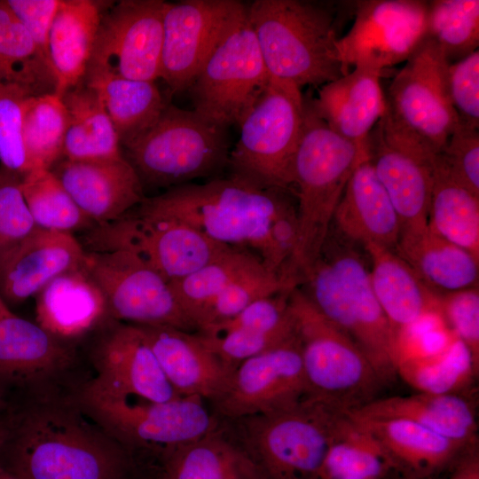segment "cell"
<instances>
[{"label": "cell", "instance_id": "6da1fadb", "mask_svg": "<svg viewBox=\"0 0 479 479\" xmlns=\"http://www.w3.org/2000/svg\"><path fill=\"white\" fill-rule=\"evenodd\" d=\"M0 467L18 479H149L142 456L92 418L77 395L7 397Z\"/></svg>", "mask_w": 479, "mask_h": 479}, {"label": "cell", "instance_id": "7a4b0ae2", "mask_svg": "<svg viewBox=\"0 0 479 479\" xmlns=\"http://www.w3.org/2000/svg\"><path fill=\"white\" fill-rule=\"evenodd\" d=\"M137 208L182 222L223 245L248 251L283 277L296 243L294 192L233 174L145 196Z\"/></svg>", "mask_w": 479, "mask_h": 479}, {"label": "cell", "instance_id": "3957f363", "mask_svg": "<svg viewBox=\"0 0 479 479\" xmlns=\"http://www.w3.org/2000/svg\"><path fill=\"white\" fill-rule=\"evenodd\" d=\"M299 289L361 349L385 384L396 379L395 334L373 290L365 248L331 225Z\"/></svg>", "mask_w": 479, "mask_h": 479}, {"label": "cell", "instance_id": "277c9868", "mask_svg": "<svg viewBox=\"0 0 479 479\" xmlns=\"http://www.w3.org/2000/svg\"><path fill=\"white\" fill-rule=\"evenodd\" d=\"M366 150L332 130L304 98L293 168L297 238L286 276L300 285L318 257L345 187Z\"/></svg>", "mask_w": 479, "mask_h": 479}, {"label": "cell", "instance_id": "5b68a950", "mask_svg": "<svg viewBox=\"0 0 479 479\" xmlns=\"http://www.w3.org/2000/svg\"><path fill=\"white\" fill-rule=\"evenodd\" d=\"M334 3L255 0L247 20L271 78L322 86L344 75Z\"/></svg>", "mask_w": 479, "mask_h": 479}, {"label": "cell", "instance_id": "8992f818", "mask_svg": "<svg viewBox=\"0 0 479 479\" xmlns=\"http://www.w3.org/2000/svg\"><path fill=\"white\" fill-rule=\"evenodd\" d=\"M342 412L308 397L271 413L225 420L262 479H321Z\"/></svg>", "mask_w": 479, "mask_h": 479}, {"label": "cell", "instance_id": "52a82bcc", "mask_svg": "<svg viewBox=\"0 0 479 479\" xmlns=\"http://www.w3.org/2000/svg\"><path fill=\"white\" fill-rule=\"evenodd\" d=\"M124 148L143 188L166 190L220 172L230 153L227 128L172 104Z\"/></svg>", "mask_w": 479, "mask_h": 479}, {"label": "cell", "instance_id": "ba28073f", "mask_svg": "<svg viewBox=\"0 0 479 479\" xmlns=\"http://www.w3.org/2000/svg\"><path fill=\"white\" fill-rule=\"evenodd\" d=\"M310 397L340 411H355L385 385L365 354L326 318L298 287L289 294Z\"/></svg>", "mask_w": 479, "mask_h": 479}, {"label": "cell", "instance_id": "9c48e42d", "mask_svg": "<svg viewBox=\"0 0 479 479\" xmlns=\"http://www.w3.org/2000/svg\"><path fill=\"white\" fill-rule=\"evenodd\" d=\"M83 409L131 450L145 456L193 442L220 426L198 397L155 402L101 389L90 382L77 394Z\"/></svg>", "mask_w": 479, "mask_h": 479}, {"label": "cell", "instance_id": "30bf717a", "mask_svg": "<svg viewBox=\"0 0 479 479\" xmlns=\"http://www.w3.org/2000/svg\"><path fill=\"white\" fill-rule=\"evenodd\" d=\"M303 116L301 89L292 82L271 78L239 125V139L229 153L232 174L294 193L293 168Z\"/></svg>", "mask_w": 479, "mask_h": 479}, {"label": "cell", "instance_id": "8fae6325", "mask_svg": "<svg viewBox=\"0 0 479 479\" xmlns=\"http://www.w3.org/2000/svg\"><path fill=\"white\" fill-rule=\"evenodd\" d=\"M91 378L77 343L12 312L0 318V389L6 397L77 395Z\"/></svg>", "mask_w": 479, "mask_h": 479}, {"label": "cell", "instance_id": "7c38bea8", "mask_svg": "<svg viewBox=\"0 0 479 479\" xmlns=\"http://www.w3.org/2000/svg\"><path fill=\"white\" fill-rule=\"evenodd\" d=\"M80 242L87 252L130 253L169 283L190 275L231 247L182 222L146 214L137 207L84 232Z\"/></svg>", "mask_w": 479, "mask_h": 479}, {"label": "cell", "instance_id": "4fadbf2b", "mask_svg": "<svg viewBox=\"0 0 479 479\" xmlns=\"http://www.w3.org/2000/svg\"><path fill=\"white\" fill-rule=\"evenodd\" d=\"M270 80L247 12L245 19L215 50L186 91L195 112L228 128L240 125Z\"/></svg>", "mask_w": 479, "mask_h": 479}, {"label": "cell", "instance_id": "5bb4252c", "mask_svg": "<svg viewBox=\"0 0 479 479\" xmlns=\"http://www.w3.org/2000/svg\"><path fill=\"white\" fill-rule=\"evenodd\" d=\"M83 266L101 290L111 319L197 331L169 283L134 255L124 251L87 252Z\"/></svg>", "mask_w": 479, "mask_h": 479}, {"label": "cell", "instance_id": "9a60e30c", "mask_svg": "<svg viewBox=\"0 0 479 479\" xmlns=\"http://www.w3.org/2000/svg\"><path fill=\"white\" fill-rule=\"evenodd\" d=\"M450 63L426 37L392 80L386 107L406 130L439 153L459 124L449 94Z\"/></svg>", "mask_w": 479, "mask_h": 479}, {"label": "cell", "instance_id": "2e32d148", "mask_svg": "<svg viewBox=\"0 0 479 479\" xmlns=\"http://www.w3.org/2000/svg\"><path fill=\"white\" fill-rule=\"evenodd\" d=\"M165 5L162 0H122L103 13L85 77L161 78Z\"/></svg>", "mask_w": 479, "mask_h": 479}, {"label": "cell", "instance_id": "e0dca14e", "mask_svg": "<svg viewBox=\"0 0 479 479\" xmlns=\"http://www.w3.org/2000/svg\"><path fill=\"white\" fill-rule=\"evenodd\" d=\"M237 0L166 2L161 79L172 93L187 90L205 62L245 19Z\"/></svg>", "mask_w": 479, "mask_h": 479}, {"label": "cell", "instance_id": "ac0fdd59", "mask_svg": "<svg viewBox=\"0 0 479 479\" xmlns=\"http://www.w3.org/2000/svg\"><path fill=\"white\" fill-rule=\"evenodd\" d=\"M366 153L401 228L427 226L437 153L404 128L387 108L367 137Z\"/></svg>", "mask_w": 479, "mask_h": 479}, {"label": "cell", "instance_id": "d6986e66", "mask_svg": "<svg viewBox=\"0 0 479 479\" xmlns=\"http://www.w3.org/2000/svg\"><path fill=\"white\" fill-rule=\"evenodd\" d=\"M355 20L336 42L344 75L350 67L381 72L407 59L427 37L428 2H356Z\"/></svg>", "mask_w": 479, "mask_h": 479}, {"label": "cell", "instance_id": "ffe728a7", "mask_svg": "<svg viewBox=\"0 0 479 479\" xmlns=\"http://www.w3.org/2000/svg\"><path fill=\"white\" fill-rule=\"evenodd\" d=\"M310 397L298 337L240 363L212 402L224 420L275 412Z\"/></svg>", "mask_w": 479, "mask_h": 479}, {"label": "cell", "instance_id": "44dd1931", "mask_svg": "<svg viewBox=\"0 0 479 479\" xmlns=\"http://www.w3.org/2000/svg\"><path fill=\"white\" fill-rule=\"evenodd\" d=\"M98 331L86 354L92 370L91 384L111 393L155 402L180 397L138 326L111 319Z\"/></svg>", "mask_w": 479, "mask_h": 479}, {"label": "cell", "instance_id": "7402d4cb", "mask_svg": "<svg viewBox=\"0 0 479 479\" xmlns=\"http://www.w3.org/2000/svg\"><path fill=\"white\" fill-rule=\"evenodd\" d=\"M86 250L74 234L36 227L0 259V295L19 304L58 276L83 266Z\"/></svg>", "mask_w": 479, "mask_h": 479}, {"label": "cell", "instance_id": "603a6c76", "mask_svg": "<svg viewBox=\"0 0 479 479\" xmlns=\"http://www.w3.org/2000/svg\"><path fill=\"white\" fill-rule=\"evenodd\" d=\"M51 170L97 225L119 218L145 197L137 172L124 156L83 161L61 159Z\"/></svg>", "mask_w": 479, "mask_h": 479}, {"label": "cell", "instance_id": "cb8c5ba5", "mask_svg": "<svg viewBox=\"0 0 479 479\" xmlns=\"http://www.w3.org/2000/svg\"><path fill=\"white\" fill-rule=\"evenodd\" d=\"M168 381L180 397L213 401L232 370L195 333L165 326H138Z\"/></svg>", "mask_w": 479, "mask_h": 479}, {"label": "cell", "instance_id": "d4e9b609", "mask_svg": "<svg viewBox=\"0 0 479 479\" xmlns=\"http://www.w3.org/2000/svg\"><path fill=\"white\" fill-rule=\"evenodd\" d=\"M110 320L106 299L84 266L58 276L35 295V323L66 342L77 343Z\"/></svg>", "mask_w": 479, "mask_h": 479}, {"label": "cell", "instance_id": "484cf974", "mask_svg": "<svg viewBox=\"0 0 479 479\" xmlns=\"http://www.w3.org/2000/svg\"><path fill=\"white\" fill-rule=\"evenodd\" d=\"M381 73L355 67L308 100L314 113L338 135L366 150V139L386 110Z\"/></svg>", "mask_w": 479, "mask_h": 479}, {"label": "cell", "instance_id": "4316f807", "mask_svg": "<svg viewBox=\"0 0 479 479\" xmlns=\"http://www.w3.org/2000/svg\"><path fill=\"white\" fill-rule=\"evenodd\" d=\"M332 225L362 247L374 243L395 248L401 223L368 158L353 171L335 209Z\"/></svg>", "mask_w": 479, "mask_h": 479}, {"label": "cell", "instance_id": "83f0119b", "mask_svg": "<svg viewBox=\"0 0 479 479\" xmlns=\"http://www.w3.org/2000/svg\"><path fill=\"white\" fill-rule=\"evenodd\" d=\"M151 479H262L227 428L151 457Z\"/></svg>", "mask_w": 479, "mask_h": 479}, {"label": "cell", "instance_id": "f1b7e54d", "mask_svg": "<svg viewBox=\"0 0 479 479\" xmlns=\"http://www.w3.org/2000/svg\"><path fill=\"white\" fill-rule=\"evenodd\" d=\"M347 413L362 419L406 420L463 445L477 444L475 409L461 394L418 392L377 397Z\"/></svg>", "mask_w": 479, "mask_h": 479}, {"label": "cell", "instance_id": "f546056e", "mask_svg": "<svg viewBox=\"0 0 479 479\" xmlns=\"http://www.w3.org/2000/svg\"><path fill=\"white\" fill-rule=\"evenodd\" d=\"M363 247L369 259L373 293L395 335L427 316L440 314V295L394 249L374 243Z\"/></svg>", "mask_w": 479, "mask_h": 479}, {"label": "cell", "instance_id": "4dcf8cb0", "mask_svg": "<svg viewBox=\"0 0 479 479\" xmlns=\"http://www.w3.org/2000/svg\"><path fill=\"white\" fill-rule=\"evenodd\" d=\"M394 250L439 295L478 287L479 259L428 225L401 228Z\"/></svg>", "mask_w": 479, "mask_h": 479}, {"label": "cell", "instance_id": "1f68e13d", "mask_svg": "<svg viewBox=\"0 0 479 479\" xmlns=\"http://www.w3.org/2000/svg\"><path fill=\"white\" fill-rule=\"evenodd\" d=\"M350 417L378 441L397 469L408 474L435 477L470 447L410 420Z\"/></svg>", "mask_w": 479, "mask_h": 479}, {"label": "cell", "instance_id": "d6a6232c", "mask_svg": "<svg viewBox=\"0 0 479 479\" xmlns=\"http://www.w3.org/2000/svg\"><path fill=\"white\" fill-rule=\"evenodd\" d=\"M102 3L61 0L49 36L54 92L62 96L84 80L103 15Z\"/></svg>", "mask_w": 479, "mask_h": 479}, {"label": "cell", "instance_id": "836d02e7", "mask_svg": "<svg viewBox=\"0 0 479 479\" xmlns=\"http://www.w3.org/2000/svg\"><path fill=\"white\" fill-rule=\"evenodd\" d=\"M61 98L68 115L64 159L83 161L123 156L110 118L95 91L84 80Z\"/></svg>", "mask_w": 479, "mask_h": 479}, {"label": "cell", "instance_id": "e575fe53", "mask_svg": "<svg viewBox=\"0 0 479 479\" xmlns=\"http://www.w3.org/2000/svg\"><path fill=\"white\" fill-rule=\"evenodd\" d=\"M84 82L99 98L122 146L147 130L167 105L154 82L97 75Z\"/></svg>", "mask_w": 479, "mask_h": 479}, {"label": "cell", "instance_id": "d590c367", "mask_svg": "<svg viewBox=\"0 0 479 479\" xmlns=\"http://www.w3.org/2000/svg\"><path fill=\"white\" fill-rule=\"evenodd\" d=\"M428 227L479 259V196L455 181L436 154Z\"/></svg>", "mask_w": 479, "mask_h": 479}, {"label": "cell", "instance_id": "8d00e7d4", "mask_svg": "<svg viewBox=\"0 0 479 479\" xmlns=\"http://www.w3.org/2000/svg\"><path fill=\"white\" fill-rule=\"evenodd\" d=\"M396 469L378 441L344 412L332 435L321 479H387Z\"/></svg>", "mask_w": 479, "mask_h": 479}, {"label": "cell", "instance_id": "74e56055", "mask_svg": "<svg viewBox=\"0 0 479 479\" xmlns=\"http://www.w3.org/2000/svg\"><path fill=\"white\" fill-rule=\"evenodd\" d=\"M0 84L16 85L28 96L55 90L49 65L4 1H0Z\"/></svg>", "mask_w": 479, "mask_h": 479}, {"label": "cell", "instance_id": "f35d334b", "mask_svg": "<svg viewBox=\"0 0 479 479\" xmlns=\"http://www.w3.org/2000/svg\"><path fill=\"white\" fill-rule=\"evenodd\" d=\"M262 264L254 254L229 247L208 264L170 282L169 286L198 331L204 314L222 292L236 279Z\"/></svg>", "mask_w": 479, "mask_h": 479}, {"label": "cell", "instance_id": "ab89813d", "mask_svg": "<svg viewBox=\"0 0 479 479\" xmlns=\"http://www.w3.org/2000/svg\"><path fill=\"white\" fill-rule=\"evenodd\" d=\"M478 370L470 351L455 334L441 350L396 365L397 376L418 392L430 394H461Z\"/></svg>", "mask_w": 479, "mask_h": 479}, {"label": "cell", "instance_id": "60d3db41", "mask_svg": "<svg viewBox=\"0 0 479 479\" xmlns=\"http://www.w3.org/2000/svg\"><path fill=\"white\" fill-rule=\"evenodd\" d=\"M67 111L55 92L27 97L22 107V135L31 171L51 169L63 157Z\"/></svg>", "mask_w": 479, "mask_h": 479}, {"label": "cell", "instance_id": "b9f144b4", "mask_svg": "<svg viewBox=\"0 0 479 479\" xmlns=\"http://www.w3.org/2000/svg\"><path fill=\"white\" fill-rule=\"evenodd\" d=\"M20 188L36 227L73 234L97 225L76 205L51 169H34Z\"/></svg>", "mask_w": 479, "mask_h": 479}, {"label": "cell", "instance_id": "7bdbcfd3", "mask_svg": "<svg viewBox=\"0 0 479 479\" xmlns=\"http://www.w3.org/2000/svg\"><path fill=\"white\" fill-rule=\"evenodd\" d=\"M427 36L443 50L450 64L466 58L479 46V1L428 2Z\"/></svg>", "mask_w": 479, "mask_h": 479}, {"label": "cell", "instance_id": "ee69618b", "mask_svg": "<svg viewBox=\"0 0 479 479\" xmlns=\"http://www.w3.org/2000/svg\"><path fill=\"white\" fill-rule=\"evenodd\" d=\"M294 287L282 275L259 265L236 279L222 292L204 314L198 331L235 316L257 300Z\"/></svg>", "mask_w": 479, "mask_h": 479}, {"label": "cell", "instance_id": "f6af8a7d", "mask_svg": "<svg viewBox=\"0 0 479 479\" xmlns=\"http://www.w3.org/2000/svg\"><path fill=\"white\" fill-rule=\"evenodd\" d=\"M196 334L227 367L234 371L243 361L291 339L295 335V327L293 318L291 324L269 331L235 330L218 336Z\"/></svg>", "mask_w": 479, "mask_h": 479}, {"label": "cell", "instance_id": "bcb514c9", "mask_svg": "<svg viewBox=\"0 0 479 479\" xmlns=\"http://www.w3.org/2000/svg\"><path fill=\"white\" fill-rule=\"evenodd\" d=\"M27 97L16 85L0 84L1 167L20 177L31 171L22 135V107Z\"/></svg>", "mask_w": 479, "mask_h": 479}, {"label": "cell", "instance_id": "7dc6e473", "mask_svg": "<svg viewBox=\"0 0 479 479\" xmlns=\"http://www.w3.org/2000/svg\"><path fill=\"white\" fill-rule=\"evenodd\" d=\"M291 291L280 292L257 300L235 316L208 326L196 334L218 336L235 330L269 331L287 326L293 322L289 308Z\"/></svg>", "mask_w": 479, "mask_h": 479}, {"label": "cell", "instance_id": "c3c4849f", "mask_svg": "<svg viewBox=\"0 0 479 479\" xmlns=\"http://www.w3.org/2000/svg\"><path fill=\"white\" fill-rule=\"evenodd\" d=\"M20 180L17 174L0 168V259L36 228Z\"/></svg>", "mask_w": 479, "mask_h": 479}, {"label": "cell", "instance_id": "681fc988", "mask_svg": "<svg viewBox=\"0 0 479 479\" xmlns=\"http://www.w3.org/2000/svg\"><path fill=\"white\" fill-rule=\"evenodd\" d=\"M438 158L455 181L479 196V130L459 122Z\"/></svg>", "mask_w": 479, "mask_h": 479}, {"label": "cell", "instance_id": "f907efd6", "mask_svg": "<svg viewBox=\"0 0 479 479\" xmlns=\"http://www.w3.org/2000/svg\"><path fill=\"white\" fill-rule=\"evenodd\" d=\"M439 307L446 326L466 345L479 368L478 287L440 294Z\"/></svg>", "mask_w": 479, "mask_h": 479}, {"label": "cell", "instance_id": "816d5d0a", "mask_svg": "<svg viewBox=\"0 0 479 479\" xmlns=\"http://www.w3.org/2000/svg\"><path fill=\"white\" fill-rule=\"evenodd\" d=\"M450 98L460 122L479 130V51L450 64Z\"/></svg>", "mask_w": 479, "mask_h": 479}, {"label": "cell", "instance_id": "f5cc1de1", "mask_svg": "<svg viewBox=\"0 0 479 479\" xmlns=\"http://www.w3.org/2000/svg\"><path fill=\"white\" fill-rule=\"evenodd\" d=\"M4 2L29 33L51 68L48 51L49 36L61 0H5Z\"/></svg>", "mask_w": 479, "mask_h": 479}, {"label": "cell", "instance_id": "db71d44e", "mask_svg": "<svg viewBox=\"0 0 479 479\" xmlns=\"http://www.w3.org/2000/svg\"><path fill=\"white\" fill-rule=\"evenodd\" d=\"M449 479H479V453L477 444L465 450L449 468Z\"/></svg>", "mask_w": 479, "mask_h": 479}, {"label": "cell", "instance_id": "11a10c76", "mask_svg": "<svg viewBox=\"0 0 479 479\" xmlns=\"http://www.w3.org/2000/svg\"><path fill=\"white\" fill-rule=\"evenodd\" d=\"M387 479H436L435 477L419 476L398 469L393 471Z\"/></svg>", "mask_w": 479, "mask_h": 479}, {"label": "cell", "instance_id": "9f6ffc18", "mask_svg": "<svg viewBox=\"0 0 479 479\" xmlns=\"http://www.w3.org/2000/svg\"><path fill=\"white\" fill-rule=\"evenodd\" d=\"M12 311L0 295V318L10 314Z\"/></svg>", "mask_w": 479, "mask_h": 479}, {"label": "cell", "instance_id": "6f0895ef", "mask_svg": "<svg viewBox=\"0 0 479 479\" xmlns=\"http://www.w3.org/2000/svg\"><path fill=\"white\" fill-rule=\"evenodd\" d=\"M0 479H18L7 470L0 467Z\"/></svg>", "mask_w": 479, "mask_h": 479}, {"label": "cell", "instance_id": "680465c9", "mask_svg": "<svg viewBox=\"0 0 479 479\" xmlns=\"http://www.w3.org/2000/svg\"><path fill=\"white\" fill-rule=\"evenodd\" d=\"M6 401V395L2 389H0V409L4 405Z\"/></svg>", "mask_w": 479, "mask_h": 479}]
</instances>
